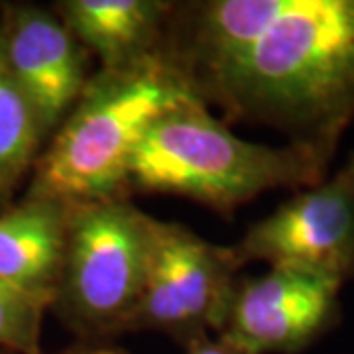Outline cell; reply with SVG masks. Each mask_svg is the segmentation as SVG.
<instances>
[{"instance_id": "4", "label": "cell", "mask_w": 354, "mask_h": 354, "mask_svg": "<svg viewBox=\"0 0 354 354\" xmlns=\"http://www.w3.org/2000/svg\"><path fill=\"white\" fill-rule=\"evenodd\" d=\"M152 223L128 197L71 205L51 309L83 342L128 333L146 283Z\"/></svg>"}, {"instance_id": "11", "label": "cell", "mask_w": 354, "mask_h": 354, "mask_svg": "<svg viewBox=\"0 0 354 354\" xmlns=\"http://www.w3.org/2000/svg\"><path fill=\"white\" fill-rule=\"evenodd\" d=\"M174 2L59 0L53 4L81 46L101 67H122L160 51Z\"/></svg>"}, {"instance_id": "8", "label": "cell", "mask_w": 354, "mask_h": 354, "mask_svg": "<svg viewBox=\"0 0 354 354\" xmlns=\"http://www.w3.org/2000/svg\"><path fill=\"white\" fill-rule=\"evenodd\" d=\"M0 50L50 140L87 87L91 53L53 8L26 2L2 4Z\"/></svg>"}, {"instance_id": "2", "label": "cell", "mask_w": 354, "mask_h": 354, "mask_svg": "<svg viewBox=\"0 0 354 354\" xmlns=\"http://www.w3.org/2000/svg\"><path fill=\"white\" fill-rule=\"evenodd\" d=\"M197 95L162 51L122 67H99L53 132L24 195L65 205L127 197L128 171L156 120Z\"/></svg>"}, {"instance_id": "15", "label": "cell", "mask_w": 354, "mask_h": 354, "mask_svg": "<svg viewBox=\"0 0 354 354\" xmlns=\"http://www.w3.org/2000/svg\"><path fill=\"white\" fill-rule=\"evenodd\" d=\"M55 354H127L124 351L111 346V344H104V342H79L75 346H69L62 353Z\"/></svg>"}, {"instance_id": "1", "label": "cell", "mask_w": 354, "mask_h": 354, "mask_svg": "<svg viewBox=\"0 0 354 354\" xmlns=\"http://www.w3.org/2000/svg\"><path fill=\"white\" fill-rule=\"evenodd\" d=\"M199 97L228 118L335 152L354 120V0H283L252 50Z\"/></svg>"}, {"instance_id": "7", "label": "cell", "mask_w": 354, "mask_h": 354, "mask_svg": "<svg viewBox=\"0 0 354 354\" xmlns=\"http://www.w3.org/2000/svg\"><path fill=\"white\" fill-rule=\"evenodd\" d=\"M341 281L301 268L270 266L236 281L218 335L248 354H299L341 321Z\"/></svg>"}, {"instance_id": "6", "label": "cell", "mask_w": 354, "mask_h": 354, "mask_svg": "<svg viewBox=\"0 0 354 354\" xmlns=\"http://www.w3.org/2000/svg\"><path fill=\"white\" fill-rule=\"evenodd\" d=\"M234 252L242 264L291 266L341 283L354 278V152L333 176L254 223Z\"/></svg>"}, {"instance_id": "10", "label": "cell", "mask_w": 354, "mask_h": 354, "mask_svg": "<svg viewBox=\"0 0 354 354\" xmlns=\"http://www.w3.org/2000/svg\"><path fill=\"white\" fill-rule=\"evenodd\" d=\"M71 205L24 195L0 211V279L53 305Z\"/></svg>"}, {"instance_id": "14", "label": "cell", "mask_w": 354, "mask_h": 354, "mask_svg": "<svg viewBox=\"0 0 354 354\" xmlns=\"http://www.w3.org/2000/svg\"><path fill=\"white\" fill-rule=\"evenodd\" d=\"M185 354H248L223 335H199L185 344Z\"/></svg>"}, {"instance_id": "9", "label": "cell", "mask_w": 354, "mask_h": 354, "mask_svg": "<svg viewBox=\"0 0 354 354\" xmlns=\"http://www.w3.org/2000/svg\"><path fill=\"white\" fill-rule=\"evenodd\" d=\"M281 8L283 0L174 2L160 51L185 73L199 95L252 50Z\"/></svg>"}, {"instance_id": "5", "label": "cell", "mask_w": 354, "mask_h": 354, "mask_svg": "<svg viewBox=\"0 0 354 354\" xmlns=\"http://www.w3.org/2000/svg\"><path fill=\"white\" fill-rule=\"evenodd\" d=\"M242 266L234 246H221L179 223L153 218L146 283L128 333L160 330L183 344L199 335H218Z\"/></svg>"}, {"instance_id": "12", "label": "cell", "mask_w": 354, "mask_h": 354, "mask_svg": "<svg viewBox=\"0 0 354 354\" xmlns=\"http://www.w3.org/2000/svg\"><path fill=\"white\" fill-rule=\"evenodd\" d=\"M48 140L0 50V211L38 162Z\"/></svg>"}, {"instance_id": "3", "label": "cell", "mask_w": 354, "mask_h": 354, "mask_svg": "<svg viewBox=\"0 0 354 354\" xmlns=\"http://www.w3.org/2000/svg\"><path fill=\"white\" fill-rule=\"evenodd\" d=\"M335 152L288 142L286 146L239 138L189 95L150 128L128 171V193H165L232 213L272 189L311 187L327 177Z\"/></svg>"}, {"instance_id": "13", "label": "cell", "mask_w": 354, "mask_h": 354, "mask_svg": "<svg viewBox=\"0 0 354 354\" xmlns=\"http://www.w3.org/2000/svg\"><path fill=\"white\" fill-rule=\"evenodd\" d=\"M46 301L0 279V354H41Z\"/></svg>"}]
</instances>
